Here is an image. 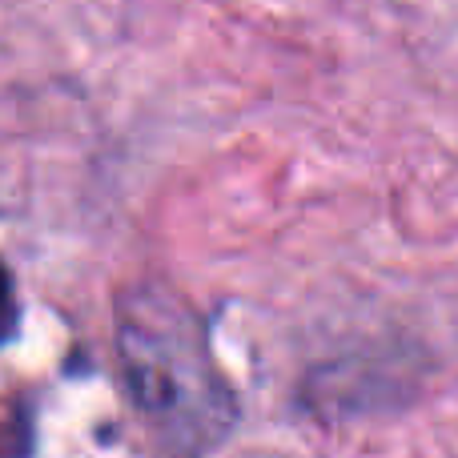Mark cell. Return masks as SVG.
Returning a JSON list of instances; mask_svg holds the SVG:
<instances>
[{
	"label": "cell",
	"mask_w": 458,
	"mask_h": 458,
	"mask_svg": "<svg viewBox=\"0 0 458 458\" xmlns=\"http://www.w3.org/2000/svg\"><path fill=\"white\" fill-rule=\"evenodd\" d=\"M8 458H37V403L32 394L8 398V435H4Z\"/></svg>",
	"instance_id": "obj_3"
},
{
	"label": "cell",
	"mask_w": 458,
	"mask_h": 458,
	"mask_svg": "<svg viewBox=\"0 0 458 458\" xmlns=\"http://www.w3.org/2000/svg\"><path fill=\"white\" fill-rule=\"evenodd\" d=\"M4 298H8V342L16 338V330H21V301H16V282H13V274H8V290H4Z\"/></svg>",
	"instance_id": "obj_4"
},
{
	"label": "cell",
	"mask_w": 458,
	"mask_h": 458,
	"mask_svg": "<svg viewBox=\"0 0 458 458\" xmlns=\"http://www.w3.org/2000/svg\"><path fill=\"white\" fill-rule=\"evenodd\" d=\"M113 342L125 394L165 458H209L242 419L209 326L182 290L145 277L117 293Z\"/></svg>",
	"instance_id": "obj_1"
},
{
	"label": "cell",
	"mask_w": 458,
	"mask_h": 458,
	"mask_svg": "<svg viewBox=\"0 0 458 458\" xmlns=\"http://www.w3.org/2000/svg\"><path fill=\"white\" fill-rule=\"evenodd\" d=\"M419 390V354L414 350H358L318 362L301 378L298 403L318 422H342L358 414L403 411Z\"/></svg>",
	"instance_id": "obj_2"
}]
</instances>
